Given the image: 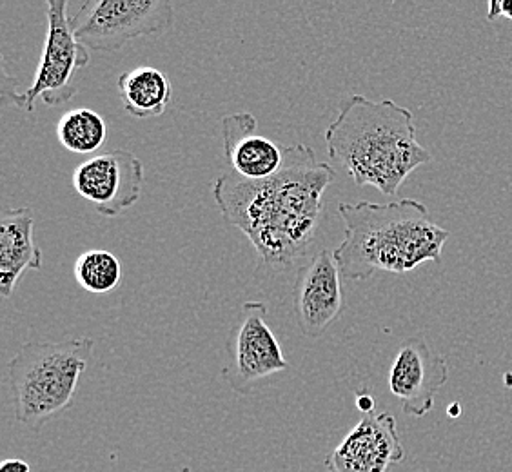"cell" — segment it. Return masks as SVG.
I'll return each mask as SVG.
<instances>
[{"instance_id": "obj_1", "label": "cell", "mask_w": 512, "mask_h": 472, "mask_svg": "<svg viewBox=\"0 0 512 472\" xmlns=\"http://www.w3.org/2000/svg\"><path fill=\"white\" fill-rule=\"evenodd\" d=\"M335 171L316 158L313 148H284L282 168L266 180L222 175L213 184V198L229 226L238 227L255 246L260 264L287 271L315 244L324 213L325 189Z\"/></svg>"}, {"instance_id": "obj_2", "label": "cell", "mask_w": 512, "mask_h": 472, "mask_svg": "<svg viewBox=\"0 0 512 472\" xmlns=\"http://www.w3.org/2000/svg\"><path fill=\"white\" fill-rule=\"evenodd\" d=\"M324 138L327 155L356 186L376 187L385 197H394L414 169L433 160L416 138L411 109L391 99L351 95Z\"/></svg>"}, {"instance_id": "obj_3", "label": "cell", "mask_w": 512, "mask_h": 472, "mask_svg": "<svg viewBox=\"0 0 512 472\" xmlns=\"http://www.w3.org/2000/svg\"><path fill=\"white\" fill-rule=\"evenodd\" d=\"M345 227L335 260L349 280L375 273L404 275L425 262L440 264L451 231L434 222L425 204L404 198L389 204L358 202L338 206Z\"/></svg>"}, {"instance_id": "obj_4", "label": "cell", "mask_w": 512, "mask_h": 472, "mask_svg": "<svg viewBox=\"0 0 512 472\" xmlns=\"http://www.w3.org/2000/svg\"><path fill=\"white\" fill-rule=\"evenodd\" d=\"M93 347L95 342L88 336L20 347L8 367L13 413L20 425L39 431L68 409Z\"/></svg>"}, {"instance_id": "obj_5", "label": "cell", "mask_w": 512, "mask_h": 472, "mask_svg": "<svg viewBox=\"0 0 512 472\" xmlns=\"http://www.w3.org/2000/svg\"><path fill=\"white\" fill-rule=\"evenodd\" d=\"M68 0H48V35L42 50L37 75L26 93H17L15 88L2 84V102L13 104L28 113L35 111V100L42 99L46 106L66 104L77 95L75 75L88 68L89 50L80 44L69 26Z\"/></svg>"}, {"instance_id": "obj_6", "label": "cell", "mask_w": 512, "mask_h": 472, "mask_svg": "<svg viewBox=\"0 0 512 472\" xmlns=\"http://www.w3.org/2000/svg\"><path fill=\"white\" fill-rule=\"evenodd\" d=\"M175 24L169 0H89L69 26L82 46L99 53H115L128 42L157 37Z\"/></svg>"}, {"instance_id": "obj_7", "label": "cell", "mask_w": 512, "mask_h": 472, "mask_svg": "<svg viewBox=\"0 0 512 472\" xmlns=\"http://www.w3.org/2000/svg\"><path fill=\"white\" fill-rule=\"evenodd\" d=\"M286 356L267 324V305L246 302L226 340L222 376L237 394H249L273 374L286 371Z\"/></svg>"}, {"instance_id": "obj_8", "label": "cell", "mask_w": 512, "mask_h": 472, "mask_svg": "<svg viewBox=\"0 0 512 472\" xmlns=\"http://www.w3.org/2000/svg\"><path fill=\"white\" fill-rule=\"evenodd\" d=\"M73 189L102 217H119L142 195L144 166L126 149L106 151L82 162L71 177Z\"/></svg>"}, {"instance_id": "obj_9", "label": "cell", "mask_w": 512, "mask_h": 472, "mask_svg": "<svg viewBox=\"0 0 512 472\" xmlns=\"http://www.w3.org/2000/svg\"><path fill=\"white\" fill-rule=\"evenodd\" d=\"M340 267L327 249L311 256L296 271L293 286V315L307 338L324 335L327 327L344 311Z\"/></svg>"}, {"instance_id": "obj_10", "label": "cell", "mask_w": 512, "mask_h": 472, "mask_svg": "<svg viewBox=\"0 0 512 472\" xmlns=\"http://www.w3.org/2000/svg\"><path fill=\"white\" fill-rule=\"evenodd\" d=\"M404 445L391 413L362 414L355 429L325 460L327 472H387L404 462Z\"/></svg>"}, {"instance_id": "obj_11", "label": "cell", "mask_w": 512, "mask_h": 472, "mask_svg": "<svg viewBox=\"0 0 512 472\" xmlns=\"http://www.w3.org/2000/svg\"><path fill=\"white\" fill-rule=\"evenodd\" d=\"M449 378L444 358L434 354L422 336L400 345L389 371V391L400 400L402 411L422 418L431 413L436 393Z\"/></svg>"}, {"instance_id": "obj_12", "label": "cell", "mask_w": 512, "mask_h": 472, "mask_svg": "<svg viewBox=\"0 0 512 472\" xmlns=\"http://www.w3.org/2000/svg\"><path fill=\"white\" fill-rule=\"evenodd\" d=\"M224 155L237 177L266 180L273 177L284 162V148L258 135V122L251 113L226 115L220 122Z\"/></svg>"}, {"instance_id": "obj_13", "label": "cell", "mask_w": 512, "mask_h": 472, "mask_svg": "<svg viewBox=\"0 0 512 472\" xmlns=\"http://www.w3.org/2000/svg\"><path fill=\"white\" fill-rule=\"evenodd\" d=\"M35 218L30 207L6 209L0 218V293L10 298L26 269L39 271L42 251L33 238Z\"/></svg>"}, {"instance_id": "obj_14", "label": "cell", "mask_w": 512, "mask_h": 472, "mask_svg": "<svg viewBox=\"0 0 512 472\" xmlns=\"http://www.w3.org/2000/svg\"><path fill=\"white\" fill-rule=\"evenodd\" d=\"M117 89L124 109L137 118L164 115L173 97L168 77L151 66L124 71L117 80Z\"/></svg>"}, {"instance_id": "obj_15", "label": "cell", "mask_w": 512, "mask_h": 472, "mask_svg": "<svg viewBox=\"0 0 512 472\" xmlns=\"http://www.w3.org/2000/svg\"><path fill=\"white\" fill-rule=\"evenodd\" d=\"M57 138L71 153L88 155L106 144L108 126L104 117L93 109H71L60 117Z\"/></svg>"}, {"instance_id": "obj_16", "label": "cell", "mask_w": 512, "mask_h": 472, "mask_svg": "<svg viewBox=\"0 0 512 472\" xmlns=\"http://www.w3.org/2000/svg\"><path fill=\"white\" fill-rule=\"evenodd\" d=\"M73 276L84 291L93 295H108L120 286V260L106 249H89L77 258Z\"/></svg>"}, {"instance_id": "obj_17", "label": "cell", "mask_w": 512, "mask_h": 472, "mask_svg": "<svg viewBox=\"0 0 512 472\" xmlns=\"http://www.w3.org/2000/svg\"><path fill=\"white\" fill-rule=\"evenodd\" d=\"M375 398L369 394L367 389L356 394V409L362 414L375 413Z\"/></svg>"}, {"instance_id": "obj_18", "label": "cell", "mask_w": 512, "mask_h": 472, "mask_svg": "<svg viewBox=\"0 0 512 472\" xmlns=\"http://www.w3.org/2000/svg\"><path fill=\"white\" fill-rule=\"evenodd\" d=\"M0 472H31L30 463L20 458H10L0 463Z\"/></svg>"}, {"instance_id": "obj_19", "label": "cell", "mask_w": 512, "mask_h": 472, "mask_svg": "<svg viewBox=\"0 0 512 472\" xmlns=\"http://www.w3.org/2000/svg\"><path fill=\"white\" fill-rule=\"evenodd\" d=\"M500 11H502V17L512 20V0H500Z\"/></svg>"}]
</instances>
